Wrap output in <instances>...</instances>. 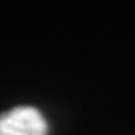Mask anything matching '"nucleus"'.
Instances as JSON below:
<instances>
[{
  "label": "nucleus",
  "instance_id": "nucleus-1",
  "mask_svg": "<svg viewBox=\"0 0 135 135\" xmlns=\"http://www.w3.org/2000/svg\"><path fill=\"white\" fill-rule=\"evenodd\" d=\"M0 135H47V122L34 107H15L0 114Z\"/></svg>",
  "mask_w": 135,
  "mask_h": 135
}]
</instances>
